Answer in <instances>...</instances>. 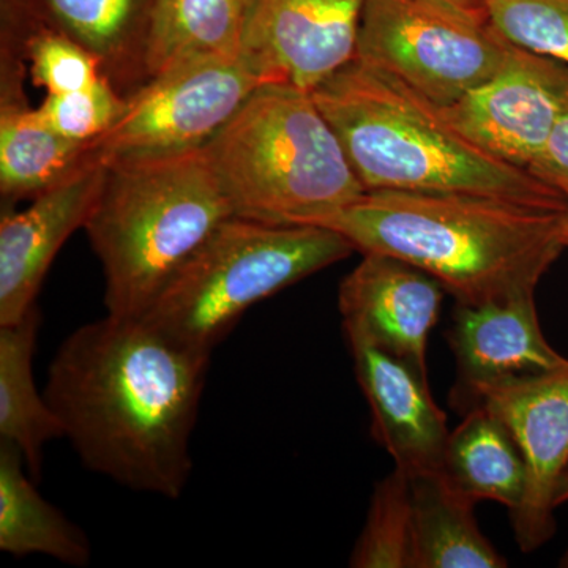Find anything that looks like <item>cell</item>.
Here are the masks:
<instances>
[{"mask_svg":"<svg viewBox=\"0 0 568 568\" xmlns=\"http://www.w3.org/2000/svg\"><path fill=\"white\" fill-rule=\"evenodd\" d=\"M353 252L328 227L231 216L179 268L142 317L183 345L212 354L253 305Z\"/></svg>","mask_w":568,"mask_h":568,"instance_id":"cell-6","label":"cell"},{"mask_svg":"<svg viewBox=\"0 0 568 568\" xmlns=\"http://www.w3.org/2000/svg\"><path fill=\"white\" fill-rule=\"evenodd\" d=\"M106 171L100 156L21 212L3 205L0 220V325L36 308L44 276L70 235L84 230Z\"/></svg>","mask_w":568,"mask_h":568,"instance_id":"cell-14","label":"cell"},{"mask_svg":"<svg viewBox=\"0 0 568 568\" xmlns=\"http://www.w3.org/2000/svg\"><path fill=\"white\" fill-rule=\"evenodd\" d=\"M446 336L457 361V379L448 398L463 416L478 406L484 388L568 364L545 338L536 293L480 305L457 302Z\"/></svg>","mask_w":568,"mask_h":568,"instance_id":"cell-12","label":"cell"},{"mask_svg":"<svg viewBox=\"0 0 568 568\" xmlns=\"http://www.w3.org/2000/svg\"><path fill=\"white\" fill-rule=\"evenodd\" d=\"M560 212L485 194L373 190L310 224L342 234L355 252L416 265L458 304L480 305L536 293L566 248Z\"/></svg>","mask_w":568,"mask_h":568,"instance_id":"cell-2","label":"cell"},{"mask_svg":"<svg viewBox=\"0 0 568 568\" xmlns=\"http://www.w3.org/2000/svg\"><path fill=\"white\" fill-rule=\"evenodd\" d=\"M263 84L242 55L178 63L126 97L122 118L92 148L104 160L203 149Z\"/></svg>","mask_w":568,"mask_h":568,"instance_id":"cell-8","label":"cell"},{"mask_svg":"<svg viewBox=\"0 0 568 568\" xmlns=\"http://www.w3.org/2000/svg\"><path fill=\"white\" fill-rule=\"evenodd\" d=\"M312 93L366 192L473 193L566 207V193L478 148L443 106L387 71L354 59Z\"/></svg>","mask_w":568,"mask_h":568,"instance_id":"cell-3","label":"cell"},{"mask_svg":"<svg viewBox=\"0 0 568 568\" xmlns=\"http://www.w3.org/2000/svg\"><path fill=\"white\" fill-rule=\"evenodd\" d=\"M488 11L504 39L568 67V0H488Z\"/></svg>","mask_w":568,"mask_h":568,"instance_id":"cell-24","label":"cell"},{"mask_svg":"<svg viewBox=\"0 0 568 568\" xmlns=\"http://www.w3.org/2000/svg\"><path fill=\"white\" fill-rule=\"evenodd\" d=\"M24 469L21 452L0 440V549L17 558L41 555L88 566L92 547L84 530L40 495Z\"/></svg>","mask_w":568,"mask_h":568,"instance_id":"cell-19","label":"cell"},{"mask_svg":"<svg viewBox=\"0 0 568 568\" xmlns=\"http://www.w3.org/2000/svg\"><path fill=\"white\" fill-rule=\"evenodd\" d=\"M414 508L413 568H504L507 559L484 536L476 503L440 470L409 476Z\"/></svg>","mask_w":568,"mask_h":568,"instance_id":"cell-20","label":"cell"},{"mask_svg":"<svg viewBox=\"0 0 568 568\" xmlns=\"http://www.w3.org/2000/svg\"><path fill=\"white\" fill-rule=\"evenodd\" d=\"M355 377L372 413V436L407 476L440 470L447 417L433 399L428 377L343 321Z\"/></svg>","mask_w":568,"mask_h":568,"instance_id":"cell-13","label":"cell"},{"mask_svg":"<svg viewBox=\"0 0 568 568\" xmlns=\"http://www.w3.org/2000/svg\"><path fill=\"white\" fill-rule=\"evenodd\" d=\"M567 100L566 63L514 44L488 81L444 112L478 148L529 171L544 152Z\"/></svg>","mask_w":568,"mask_h":568,"instance_id":"cell-9","label":"cell"},{"mask_svg":"<svg viewBox=\"0 0 568 568\" xmlns=\"http://www.w3.org/2000/svg\"><path fill=\"white\" fill-rule=\"evenodd\" d=\"M559 567L568 568V549L566 552H564L562 558L559 560Z\"/></svg>","mask_w":568,"mask_h":568,"instance_id":"cell-30","label":"cell"},{"mask_svg":"<svg viewBox=\"0 0 568 568\" xmlns=\"http://www.w3.org/2000/svg\"><path fill=\"white\" fill-rule=\"evenodd\" d=\"M559 230L562 244L566 246V248H568V196L566 207H564V211L560 212Z\"/></svg>","mask_w":568,"mask_h":568,"instance_id":"cell-29","label":"cell"},{"mask_svg":"<svg viewBox=\"0 0 568 568\" xmlns=\"http://www.w3.org/2000/svg\"><path fill=\"white\" fill-rule=\"evenodd\" d=\"M365 0H250L241 55L265 84L313 92L353 62Z\"/></svg>","mask_w":568,"mask_h":568,"instance_id":"cell-10","label":"cell"},{"mask_svg":"<svg viewBox=\"0 0 568 568\" xmlns=\"http://www.w3.org/2000/svg\"><path fill=\"white\" fill-rule=\"evenodd\" d=\"M440 473L473 503L493 500L510 511L521 504L528 481L517 439L484 403L466 413L448 435Z\"/></svg>","mask_w":568,"mask_h":568,"instance_id":"cell-18","label":"cell"},{"mask_svg":"<svg viewBox=\"0 0 568 568\" xmlns=\"http://www.w3.org/2000/svg\"><path fill=\"white\" fill-rule=\"evenodd\" d=\"M462 20L489 24L488 0H422Z\"/></svg>","mask_w":568,"mask_h":568,"instance_id":"cell-27","label":"cell"},{"mask_svg":"<svg viewBox=\"0 0 568 568\" xmlns=\"http://www.w3.org/2000/svg\"><path fill=\"white\" fill-rule=\"evenodd\" d=\"M414 508L410 478L392 470L377 481L364 529L349 558L354 568H413Z\"/></svg>","mask_w":568,"mask_h":568,"instance_id":"cell-23","label":"cell"},{"mask_svg":"<svg viewBox=\"0 0 568 568\" xmlns=\"http://www.w3.org/2000/svg\"><path fill=\"white\" fill-rule=\"evenodd\" d=\"M231 216L233 207L204 148L106 159L84 231L102 264L108 315L144 316Z\"/></svg>","mask_w":568,"mask_h":568,"instance_id":"cell-4","label":"cell"},{"mask_svg":"<svg viewBox=\"0 0 568 568\" xmlns=\"http://www.w3.org/2000/svg\"><path fill=\"white\" fill-rule=\"evenodd\" d=\"M235 216L310 224L366 192L312 92L263 84L204 148Z\"/></svg>","mask_w":568,"mask_h":568,"instance_id":"cell-5","label":"cell"},{"mask_svg":"<svg viewBox=\"0 0 568 568\" xmlns=\"http://www.w3.org/2000/svg\"><path fill=\"white\" fill-rule=\"evenodd\" d=\"M250 0H159L149 37L145 73L200 58H237Z\"/></svg>","mask_w":568,"mask_h":568,"instance_id":"cell-22","label":"cell"},{"mask_svg":"<svg viewBox=\"0 0 568 568\" xmlns=\"http://www.w3.org/2000/svg\"><path fill=\"white\" fill-rule=\"evenodd\" d=\"M39 327L37 306L18 323L0 325V440L21 452L33 478H40L44 446L63 437L61 420L33 375Z\"/></svg>","mask_w":568,"mask_h":568,"instance_id":"cell-21","label":"cell"},{"mask_svg":"<svg viewBox=\"0 0 568 568\" xmlns=\"http://www.w3.org/2000/svg\"><path fill=\"white\" fill-rule=\"evenodd\" d=\"M514 43L491 24H476L422 0H365L355 61L450 106L488 81Z\"/></svg>","mask_w":568,"mask_h":568,"instance_id":"cell-7","label":"cell"},{"mask_svg":"<svg viewBox=\"0 0 568 568\" xmlns=\"http://www.w3.org/2000/svg\"><path fill=\"white\" fill-rule=\"evenodd\" d=\"M481 403L508 426L525 457V497L510 521L521 552L537 551L555 537L556 481L568 462V364L484 388Z\"/></svg>","mask_w":568,"mask_h":568,"instance_id":"cell-11","label":"cell"},{"mask_svg":"<svg viewBox=\"0 0 568 568\" xmlns=\"http://www.w3.org/2000/svg\"><path fill=\"white\" fill-rule=\"evenodd\" d=\"M126 110V99L106 78L81 91L48 93L41 118L62 136L81 142L102 138Z\"/></svg>","mask_w":568,"mask_h":568,"instance_id":"cell-25","label":"cell"},{"mask_svg":"<svg viewBox=\"0 0 568 568\" xmlns=\"http://www.w3.org/2000/svg\"><path fill=\"white\" fill-rule=\"evenodd\" d=\"M529 171L568 196V100L544 152L530 164Z\"/></svg>","mask_w":568,"mask_h":568,"instance_id":"cell-26","label":"cell"},{"mask_svg":"<svg viewBox=\"0 0 568 568\" xmlns=\"http://www.w3.org/2000/svg\"><path fill=\"white\" fill-rule=\"evenodd\" d=\"M443 284L416 265L365 253L338 287L343 321L428 377L426 351L443 306Z\"/></svg>","mask_w":568,"mask_h":568,"instance_id":"cell-15","label":"cell"},{"mask_svg":"<svg viewBox=\"0 0 568 568\" xmlns=\"http://www.w3.org/2000/svg\"><path fill=\"white\" fill-rule=\"evenodd\" d=\"M212 354L144 317L108 315L71 332L44 396L82 465L133 491L179 499Z\"/></svg>","mask_w":568,"mask_h":568,"instance_id":"cell-1","label":"cell"},{"mask_svg":"<svg viewBox=\"0 0 568 568\" xmlns=\"http://www.w3.org/2000/svg\"><path fill=\"white\" fill-rule=\"evenodd\" d=\"M568 503V462L567 465L564 466L562 473L556 481L555 488V507L558 508L562 506V504Z\"/></svg>","mask_w":568,"mask_h":568,"instance_id":"cell-28","label":"cell"},{"mask_svg":"<svg viewBox=\"0 0 568 568\" xmlns=\"http://www.w3.org/2000/svg\"><path fill=\"white\" fill-rule=\"evenodd\" d=\"M36 2L55 28L91 52L125 99L148 82L145 55L159 0Z\"/></svg>","mask_w":568,"mask_h":568,"instance_id":"cell-17","label":"cell"},{"mask_svg":"<svg viewBox=\"0 0 568 568\" xmlns=\"http://www.w3.org/2000/svg\"><path fill=\"white\" fill-rule=\"evenodd\" d=\"M24 58L0 41V194L17 203L61 185L100 159L91 142L62 136L29 104Z\"/></svg>","mask_w":568,"mask_h":568,"instance_id":"cell-16","label":"cell"}]
</instances>
